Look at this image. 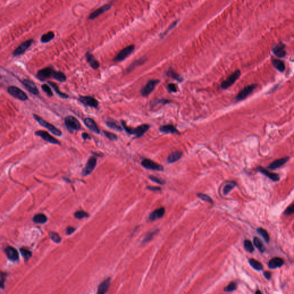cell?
<instances>
[{
    "mask_svg": "<svg viewBox=\"0 0 294 294\" xmlns=\"http://www.w3.org/2000/svg\"><path fill=\"white\" fill-rule=\"evenodd\" d=\"M121 124L125 130L130 135H135L136 138L142 136L145 132H147L149 129V125L148 124L141 125L136 128H132L128 127L124 121H121Z\"/></svg>",
    "mask_w": 294,
    "mask_h": 294,
    "instance_id": "obj_1",
    "label": "cell"
},
{
    "mask_svg": "<svg viewBox=\"0 0 294 294\" xmlns=\"http://www.w3.org/2000/svg\"><path fill=\"white\" fill-rule=\"evenodd\" d=\"M33 117H34L35 119L41 125L43 126H44V128L47 129L52 134H54L56 136H60L62 135L61 131L60 130H59L58 128H56V127H55L53 125L51 124L49 122H47L44 119H43L42 117H40V116H38L37 114H33Z\"/></svg>",
    "mask_w": 294,
    "mask_h": 294,
    "instance_id": "obj_2",
    "label": "cell"
},
{
    "mask_svg": "<svg viewBox=\"0 0 294 294\" xmlns=\"http://www.w3.org/2000/svg\"><path fill=\"white\" fill-rule=\"evenodd\" d=\"M257 87V84H252L248 86H246L238 93V94L237 95L235 98V101L236 102H239L242 100L246 99L248 96L252 93Z\"/></svg>",
    "mask_w": 294,
    "mask_h": 294,
    "instance_id": "obj_3",
    "label": "cell"
},
{
    "mask_svg": "<svg viewBox=\"0 0 294 294\" xmlns=\"http://www.w3.org/2000/svg\"><path fill=\"white\" fill-rule=\"evenodd\" d=\"M64 124L67 129L70 132H73L74 130H78L81 127L79 121L74 116H68L66 117L64 120Z\"/></svg>",
    "mask_w": 294,
    "mask_h": 294,
    "instance_id": "obj_4",
    "label": "cell"
},
{
    "mask_svg": "<svg viewBox=\"0 0 294 294\" xmlns=\"http://www.w3.org/2000/svg\"><path fill=\"white\" fill-rule=\"evenodd\" d=\"M240 75L241 71L237 70L234 72H233L227 79L222 82L220 87L222 89H227L229 87L232 86V85L236 82L240 78Z\"/></svg>",
    "mask_w": 294,
    "mask_h": 294,
    "instance_id": "obj_5",
    "label": "cell"
},
{
    "mask_svg": "<svg viewBox=\"0 0 294 294\" xmlns=\"http://www.w3.org/2000/svg\"><path fill=\"white\" fill-rule=\"evenodd\" d=\"M135 48V47L134 45H130L126 47L122 50H121L118 54L116 55V57L113 59V61L116 62H120L124 60L130 54H132Z\"/></svg>",
    "mask_w": 294,
    "mask_h": 294,
    "instance_id": "obj_6",
    "label": "cell"
},
{
    "mask_svg": "<svg viewBox=\"0 0 294 294\" xmlns=\"http://www.w3.org/2000/svg\"><path fill=\"white\" fill-rule=\"evenodd\" d=\"M8 92L9 94L18 100L26 101L28 99V97L25 93L16 86L9 87L8 88Z\"/></svg>",
    "mask_w": 294,
    "mask_h": 294,
    "instance_id": "obj_7",
    "label": "cell"
},
{
    "mask_svg": "<svg viewBox=\"0 0 294 294\" xmlns=\"http://www.w3.org/2000/svg\"><path fill=\"white\" fill-rule=\"evenodd\" d=\"M160 81L158 79H152L149 81L144 87L142 88L141 90V95L144 97H147L155 89V87L158 83H159Z\"/></svg>",
    "mask_w": 294,
    "mask_h": 294,
    "instance_id": "obj_8",
    "label": "cell"
},
{
    "mask_svg": "<svg viewBox=\"0 0 294 294\" xmlns=\"http://www.w3.org/2000/svg\"><path fill=\"white\" fill-rule=\"evenodd\" d=\"M78 100L81 103L87 106L94 108H97L98 106V101L91 96H80Z\"/></svg>",
    "mask_w": 294,
    "mask_h": 294,
    "instance_id": "obj_9",
    "label": "cell"
},
{
    "mask_svg": "<svg viewBox=\"0 0 294 294\" xmlns=\"http://www.w3.org/2000/svg\"><path fill=\"white\" fill-rule=\"evenodd\" d=\"M97 164V159L95 157L92 156L88 160L86 166L82 171V175L83 176H87L91 174V172L95 168Z\"/></svg>",
    "mask_w": 294,
    "mask_h": 294,
    "instance_id": "obj_10",
    "label": "cell"
},
{
    "mask_svg": "<svg viewBox=\"0 0 294 294\" xmlns=\"http://www.w3.org/2000/svg\"><path fill=\"white\" fill-rule=\"evenodd\" d=\"M32 43H33L32 39H29L28 40H27L25 42L23 43L21 45L19 46L14 51L13 53V56H17L21 55V54H24L25 51L29 48Z\"/></svg>",
    "mask_w": 294,
    "mask_h": 294,
    "instance_id": "obj_11",
    "label": "cell"
},
{
    "mask_svg": "<svg viewBox=\"0 0 294 294\" xmlns=\"http://www.w3.org/2000/svg\"><path fill=\"white\" fill-rule=\"evenodd\" d=\"M141 165L147 169L149 170H156V171H163L164 168L163 166L158 164L156 163L153 162L149 159H144L141 162Z\"/></svg>",
    "mask_w": 294,
    "mask_h": 294,
    "instance_id": "obj_12",
    "label": "cell"
},
{
    "mask_svg": "<svg viewBox=\"0 0 294 294\" xmlns=\"http://www.w3.org/2000/svg\"><path fill=\"white\" fill-rule=\"evenodd\" d=\"M35 135L38 136L42 137L45 141H48L50 143L54 144H60V142L57 139L54 138V137L51 136L47 132L44 130H38L35 132Z\"/></svg>",
    "mask_w": 294,
    "mask_h": 294,
    "instance_id": "obj_13",
    "label": "cell"
},
{
    "mask_svg": "<svg viewBox=\"0 0 294 294\" xmlns=\"http://www.w3.org/2000/svg\"><path fill=\"white\" fill-rule=\"evenodd\" d=\"M54 71V69L51 68V67H47L42 69L37 72V78L41 81H45L51 77H52Z\"/></svg>",
    "mask_w": 294,
    "mask_h": 294,
    "instance_id": "obj_14",
    "label": "cell"
},
{
    "mask_svg": "<svg viewBox=\"0 0 294 294\" xmlns=\"http://www.w3.org/2000/svg\"><path fill=\"white\" fill-rule=\"evenodd\" d=\"M112 6L111 4H106L104 6H101L100 8L97 9L94 11L93 12L91 13V14L89 16V20H94L97 17L99 16L101 14H102L103 13L105 12L106 11L109 10Z\"/></svg>",
    "mask_w": 294,
    "mask_h": 294,
    "instance_id": "obj_15",
    "label": "cell"
},
{
    "mask_svg": "<svg viewBox=\"0 0 294 294\" xmlns=\"http://www.w3.org/2000/svg\"><path fill=\"white\" fill-rule=\"evenodd\" d=\"M5 253L10 260L16 261L19 259V254L16 249L12 246H8L5 249Z\"/></svg>",
    "mask_w": 294,
    "mask_h": 294,
    "instance_id": "obj_16",
    "label": "cell"
},
{
    "mask_svg": "<svg viewBox=\"0 0 294 294\" xmlns=\"http://www.w3.org/2000/svg\"><path fill=\"white\" fill-rule=\"evenodd\" d=\"M272 52L276 56L279 58H283L286 56V51L285 50V45L282 43L275 46L272 49Z\"/></svg>",
    "mask_w": 294,
    "mask_h": 294,
    "instance_id": "obj_17",
    "label": "cell"
},
{
    "mask_svg": "<svg viewBox=\"0 0 294 294\" xmlns=\"http://www.w3.org/2000/svg\"><path fill=\"white\" fill-rule=\"evenodd\" d=\"M289 159H290L289 157H285V158H281L278 160H276L272 163H271V164L268 167V168L271 170L278 169L279 167L285 164L288 161Z\"/></svg>",
    "mask_w": 294,
    "mask_h": 294,
    "instance_id": "obj_18",
    "label": "cell"
},
{
    "mask_svg": "<svg viewBox=\"0 0 294 294\" xmlns=\"http://www.w3.org/2000/svg\"><path fill=\"white\" fill-rule=\"evenodd\" d=\"M111 279L108 278L100 284L98 287L97 294H106L110 285Z\"/></svg>",
    "mask_w": 294,
    "mask_h": 294,
    "instance_id": "obj_19",
    "label": "cell"
},
{
    "mask_svg": "<svg viewBox=\"0 0 294 294\" xmlns=\"http://www.w3.org/2000/svg\"><path fill=\"white\" fill-rule=\"evenodd\" d=\"M257 170L259 172H260L261 174L264 175L265 176H267L268 178L271 179L272 180H273L274 182H278L280 180V176L278 174L270 172L268 170H266L263 167H259L257 168Z\"/></svg>",
    "mask_w": 294,
    "mask_h": 294,
    "instance_id": "obj_20",
    "label": "cell"
},
{
    "mask_svg": "<svg viewBox=\"0 0 294 294\" xmlns=\"http://www.w3.org/2000/svg\"><path fill=\"white\" fill-rule=\"evenodd\" d=\"M84 123L87 128L90 130H91L92 132L95 133L97 134L100 133V129L98 128L97 125L96 124L95 121L93 119L90 118H86L84 120Z\"/></svg>",
    "mask_w": 294,
    "mask_h": 294,
    "instance_id": "obj_21",
    "label": "cell"
},
{
    "mask_svg": "<svg viewBox=\"0 0 294 294\" xmlns=\"http://www.w3.org/2000/svg\"><path fill=\"white\" fill-rule=\"evenodd\" d=\"M85 57L87 62L90 64L91 68H93V69L96 70L100 67V63L98 62V60L94 58V56L90 52H87L85 55Z\"/></svg>",
    "mask_w": 294,
    "mask_h": 294,
    "instance_id": "obj_22",
    "label": "cell"
},
{
    "mask_svg": "<svg viewBox=\"0 0 294 294\" xmlns=\"http://www.w3.org/2000/svg\"><path fill=\"white\" fill-rule=\"evenodd\" d=\"M165 213V209L164 207H161L156 210L152 212L149 216V220L150 221H155V220L160 219L164 215Z\"/></svg>",
    "mask_w": 294,
    "mask_h": 294,
    "instance_id": "obj_23",
    "label": "cell"
},
{
    "mask_svg": "<svg viewBox=\"0 0 294 294\" xmlns=\"http://www.w3.org/2000/svg\"><path fill=\"white\" fill-rule=\"evenodd\" d=\"M23 83L25 86V87L28 90V91L31 92V93L35 95H37L39 94V90L37 89V87L32 81L28 79H24L23 81Z\"/></svg>",
    "mask_w": 294,
    "mask_h": 294,
    "instance_id": "obj_24",
    "label": "cell"
},
{
    "mask_svg": "<svg viewBox=\"0 0 294 294\" xmlns=\"http://www.w3.org/2000/svg\"><path fill=\"white\" fill-rule=\"evenodd\" d=\"M284 264V260L280 257H273L269 260L268 267L271 269H275L281 267Z\"/></svg>",
    "mask_w": 294,
    "mask_h": 294,
    "instance_id": "obj_25",
    "label": "cell"
},
{
    "mask_svg": "<svg viewBox=\"0 0 294 294\" xmlns=\"http://www.w3.org/2000/svg\"><path fill=\"white\" fill-rule=\"evenodd\" d=\"M182 152L180 151H177L171 153L170 156L167 158V162L169 163H173L177 162L182 156Z\"/></svg>",
    "mask_w": 294,
    "mask_h": 294,
    "instance_id": "obj_26",
    "label": "cell"
},
{
    "mask_svg": "<svg viewBox=\"0 0 294 294\" xmlns=\"http://www.w3.org/2000/svg\"><path fill=\"white\" fill-rule=\"evenodd\" d=\"M160 131L162 132L166 133H178L179 132L178 130L172 125H163L160 128Z\"/></svg>",
    "mask_w": 294,
    "mask_h": 294,
    "instance_id": "obj_27",
    "label": "cell"
},
{
    "mask_svg": "<svg viewBox=\"0 0 294 294\" xmlns=\"http://www.w3.org/2000/svg\"><path fill=\"white\" fill-rule=\"evenodd\" d=\"M272 62L273 66L275 67L276 68V69L278 70L279 71L282 72H283L285 70L286 66H285V64H284L283 61H282L281 60H279V59H273Z\"/></svg>",
    "mask_w": 294,
    "mask_h": 294,
    "instance_id": "obj_28",
    "label": "cell"
},
{
    "mask_svg": "<svg viewBox=\"0 0 294 294\" xmlns=\"http://www.w3.org/2000/svg\"><path fill=\"white\" fill-rule=\"evenodd\" d=\"M52 77L60 82H64L67 79L66 76L63 72L55 70L54 71Z\"/></svg>",
    "mask_w": 294,
    "mask_h": 294,
    "instance_id": "obj_29",
    "label": "cell"
},
{
    "mask_svg": "<svg viewBox=\"0 0 294 294\" xmlns=\"http://www.w3.org/2000/svg\"><path fill=\"white\" fill-rule=\"evenodd\" d=\"M48 84L50 85V86L51 87H52V89H54V91L56 92V93L58 94L60 97L62 98L63 99H67L68 98V95L65 94V93H63L62 91H60L58 87V85L54 82H50L48 81Z\"/></svg>",
    "mask_w": 294,
    "mask_h": 294,
    "instance_id": "obj_30",
    "label": "cell"
},
{
    "mask_svg": "<svg viewBox=\"0 0 294 294\" xmlns=\"http://www.w3.org/2000/svg\"><path fill=\"white\" fill-rule=\"evenodd\" d=\"M145 62V58H141V59H138V60H135V61L133 62L132 64H130V65L127 68V69H126L127 72L129 73V72L132 71L136 67L141 65V64H143Z\"/></svg>",
    "mask_w": 294,
    "mask_h": 294,
    "instance_id": "obj_31",
    "label": "cell"
},
{
    "mask_svg": "<svg viewBox=\"0 0 294 294\" xmlns=\"http://www.w3.org/2000/svg\"><path fill=\"white\" fill-rule=\"evenodd\" d=\"M33 221L36 224H44L47 221V218L43 214H38L33 217Z\"/></svg>",
    "mask_w": 294,
    "mask_h": 294,
    "instance_id": "obj_32",
    "label": "cell"
},
{
    "mask_svg": "<svg viewBox=\"0 0 294 294\" xmlns=\"http://www.w3.org/2000/svg\"><path fill=\"white\" fill-rule=\"evenodd\" d=\"M167 76H168L169 77H171L172 78L178 81L179 82H182L183 81V78L182 77H180L179 75L175 71L172 69V68H170L168 71H167Z\"/></svg>",
    "mask_w": 294,
    "mask_h": 294,
    "instance_id": "obj_33",
    "label": "cell"
},
{
    "mask_svg": "<svg viewBox=\"0 0 294 294\" xmlns=\"http://www.w3.org/2000/svg\"><path fill=\"white\" fill-rule=\"evenodd\" d=\"M249 263L250 264V265H251V267H252L253 268L256 270V271H261L263 269V266L262 265L261 263H260L259 261H257L255 259H249Z\"/></svg>",
    "mask_w": 294,
    "mask_h": 294,
    "instance_id": "obj_34",
    "label": "cell"
},
{
    "mask_svg": "<svg viewBox=\"0 0 294 294\" xmlns=\"http://www.w3.org/2000/svg\"><path fill=\"white\" fill-rule=\"evenodd\" d=\"M106 124L110 128L115 129V130H118V131H122V129L121 128L120 125L118 124L115 121H108L106 122Z\"/></svg>",
    "mask_w": 294,
    "mask_h": 294,
    "instance_id": "obj_35",
    "label": "cell"
},
{
    "mask_svg": "<svg viewBox=\"0 0 294 294\" xmlns=\"http://www.w3.org/2000/svg\"><path fill=\"white\" fill-rule=\"evenodd\" d=\"M253 243H254L255 246L261 253H263L265 251V247H264V245L263 244V242H261V241L260 240L259 238H257L256 237H254V238H253Z\"/></svg>",
    "mask_w": 294,
    "mask_h": 294,
    "instance_id": "obj_36",
    "label": "cell"
},
{
    "mask_svg": "<svg viewBox=\"0 0 294 294\" xmlns=\"http://www.w3.org/2000/svg\"><path fill=\"white\" fill-rule=\"evenodd\" d=\"M55 37V34L53 32H48V33L43 35L41 38V42L44 43H48L52 40Z\"/></svg>",
    "mask_w": 294,
    "mask_h": 294,
    "instance_id": "obj_37",
    "label": "cell"
},
{
    "mask_svg": "<svg viewBox=\"0 0 294 294\" xmlns=\"http://www.w3.org/2000/svg\"><path fill=\"white\" fill-rule=\"evenodd\" d=\"M257 231L260 235L263 237L264 240L267 242H269V236L268 233L267 231L265 230L264 229L262 228H258L257 229Z\"/></svg>",
    "mask_w": 294,
    "mask_h": 294,
    "instance_id": "obj_38",
    "label": "cell"
},
{
    "mask_svg": "<svg viewBox=\"0 0 294 294\" xmlns=\"http://www.w3.org/2000/svg\"><path fill=\"white\" fill-rule=\"evenodd\" d=\"M159 232L158 230H154L153 232H149L148 233L146 236H145L144 240L142 241V243L143 244H144V243H147V242H148L149 241L151 240L152 238H153V237L156 234L158 233V232Z\"/></svg>",
    "mask_w": 294,
    "mask_h": 294,
    "instance_id": "obj_39",
    "label": "cell"
},
{
    "mask_svg": "<svg viewBox=\"0 0 294 294\" xmlns=\"http://www.w3.org/2000/svg\"><path fill=\"white\" fill-rule=\"evenodd\" d=\"M20 252L22 256L24 258L25 261H28L31 257H32V252L29 250L24 248L20 249Z\"/></svg>",
    "mask_w": 294,
    "mask_h": 294,
    "instance_id": "obj_40",
    "label": "cell"
},
{
    "mask_svg": "<svg viewBox=\"0 0 294 294\" xmlns=\"http://www.w3.org/2000/svg\"><path fill=\"white\" fill-rule=\"evenodd\" d=\"M244 248L248 252L252 253L254 251V247L253 246L252 242L248 240H245L244 242Z\"/></svg>",
    "mask_w": 294,
    "mask_h": 294,
    "instance_id": "obj_41",
    "label": "cell"
},
{
    "mask_svg": "<svg viewBox=\"0 0 294 294\" xmlns=\"http://www.w3.org/2000/svg\"><path fill=\"white\" fill-rule=\"evenodd\" d=\"M237 288V283L236 282H230L228 286L224 288V291L225 292H232L236 290Z\"/></svg>",
    "mask_w": 294,
    "mask_h": 294,
    "instance_id": "obj_42",
    "label": "cell"
},
{
    "mask_svg": "<svg viewBox=\"0 0 294 294\" xmlns=\"http://www.w3.org/2000/svg\"><path fill=\"white\" fill-rule=\"evenodd\" d=\"M235 186H236V183L234 182H230L228 183L226 185H225L223 190L224 194H228V193L235 187Z\"/></svg>",
    "mask_w": 294,
    "mask_h": 294,
    "instance_id": "obj_43",
    "label": "cell"
},
{
    "mask_svg": "<svg viewBox=\"0 0 294 294\" xmlns=\"http://www.w3.org/2000/svg\"><path fill=\"white\" fill-rule=\"evenodd\" d=\"M75 217L78 220L82 219L83 218H87L89 215V214L84 211H78L75 212L74 214Z\"/></svg>",
    "mask_w": 294,
    "mask_h": 294,
    "instance_id": "obj_44",
    "label": "cell"
},
{
    "mask_svg": "<svg viewBox=\"0 0 294 294\" xmlns=\"http://www.w3.org/2000/svg\"><path fill=\"white\" fill-rule=\"evenodd\" d=\"M50 236H51V240L56 243H60L62 241L61 237L58 234V233H56L55 232H51Z\"/></svg>",
    "mask_w": 294,
    "mask_h": 294,
    "instance_id": "obj_45",
    "label": "cell"
},
{
    "mask_svg": "<svg viewBox=\"0 0 294 294\" xmlns=\"http://www.w3.org/2000/svg\"><path fill=\"white\" fill-rule=\"evenodd\" d=\"M7 276L6 273L0 272V289L4 288V283Z\"/></svg>",
    "mask_w": 294,
    "mask_h": 294,
    "instance_id": "obj_46",
    "label": "cell"
},
{
    "mask_svg": "<svg viewBox=\"0 0 294 294\" xmlns=\"http://www.w3.org/2000/svg\"><path fill=\"white\" fill-rule=\"evenodd\" d=\"M197 196L199 197L200 199H202L203 201L207 202H209V203H213V200L211 198L207 195L204 194H202V193H198V194H197Z\"/></svg>",
    "mask_w": 294,
    "mask_h": 294,
    "instance_id": "obj_47",
    "label": "cell"
},
{
    "mask_svg": "<svg viewBox=\"0 0 294 294\" xmlns=\"http://www.w3.org/2000/svg\"><path fill=\"white\" fill-rule=\"evenodd\" d=\"M42 88L43 90L46 93L49 97H52L53 95L52 91L51 90L50 86L46 84H43L42 85Z\"/></svg>",
    "mask_w": 294,
    "mask_h": 294,
    "instance_id": "obj_48",
    "label": "cell"
},
{
    "mask_svg": "<svg viewBox=\"0 0 294 294\" xmlns=\"http://www.w3.org/2000/svg\"><path fill=\"white\" fill-rule=\"evenodd\" d=\"M104 135H105V136L108 138L109 140L114 141V140H116L117 139V136L115 134H114L113 133L109 132H107V131H104Z\"/></svg>",
    "mask_w": 294,
    "mask_h": 294,
    "instance_id": "obj_49",
    "label": "cell"
},
{
    "mask_svg": "<svg viewBox=\"0 0 294 294\" xmlns=\"http://www.w3.org/2000/svg\"><path fill=\"white\" fill-rule=\"evenodd\" d=\"M167 90L170 93H176L178 90L176 86L174 83H169L167 86Z\"/></svg>",
    "mask_w": 294,
    "mask_h": 294,
    "instance_id": "obj_50",
    "label": "cell"
},
{
    "mask_svg": "<svg viewBox=\"0 0 294 294\" xmlns=\"http://www.w3.org/2000/svg\"><path fill=\"white\" fill-rule=\"evenodd\" d=\"M294 212V205L292 203L289 207H287L286 211H284V214L286 215H290L292 214Z\"/></svg>",
    "mask_w": 294,
    "mask_h": 294,
    "instance_id": "obj_51",
    "label": "cell"
},
{
    "mask_svg": "<svg viewBox=\"0 0 294 294\" xmlns=\"http://www.w3.org/2000/svg\"><path fill=\"white\" fill-rule=\"evenodd\" d=\"M149 178H150V179H151V180H152L153 182L159 184H161V185L164 184L165 183L164 181H163V180L160 179V178H158L156 177V176H149Z\"/></svg>",
    "mask_w": 294,
    "mask_h": 294,
    "instance_id": "obj_52",
    "label": "cell"
},
{
    "mask_svg": "<svg viewBox=\"0 0 294 294\" xmlns=\"http://www.w3.org/2000/svg\"><path fill=\"white\" fill-rule=\"evenodd\" d=\"M178 21L177 20V21H175V22H174V23H172L171 24V25H170V27L168 28L167 30L166 31H165V32L162 34V35H161V36H162V37H163V36H164L166 35V34L168 33V32L170 31H171V29H173L174 27H175L176 25V24H177V23H178Z\"/></svg>",
    "mask_w": 294,
    "mask_h": 294,
    "instance_id": "obj_53",
    "label": "cell"
},
{
    "mask_svg": "<svg viewBox=\"0 0 294 294\" xmlns=\"http://www.w3.org/2000/svg\"><path fill=\"white\" fill-rule=\"evenodd\" d=\"M75 228L69 226L67 228L66 234L67 235H70L75 232Z\"/></svg>",
    "mask_w": 294,
    "mask_h": 294,
    "instance_id": "obj_54",
    "label": "cell"
},
{
    "mask_svg": "<svg viewBox=\"0 0 294 294\" xmlns=\"http://www.w3.org/2000/svg\"><path fill=\"white\" fill-rule=\"evenodd\" d=\"M170 101L169 100H165V99H162V100H159L158 101V104H161L162 105H165V104H168L170 103Z\"/></svg>",
    "mask_w": 294,
    "mask_h": 294,
    "instance_id": "obj_55",
    "label": "cell"
},
{
    "mask_svg": "<svg viewBox=\"0 0 294 294\" xmlns=\"http://www.w3.org/2000/svg\"><path fill=\"white\" fill-rule=\"evenodd\" d=\"M148 189H149L151 191H158L161 190V188L160 187H147Z\"/></svg>",
    "mask_w": 294,
    "mask_h": 294,
    "instance_id": "obj_56",
    "label": "cell"
},
{
    "mask_svg": "<svg viewBox=\"0 0 294 294\" xmlns=\"http://www.w3.org/2000/svg\"><path fill=\"white\" fill-rule=\"evenodd\" d=\"M264 276L267 279L269 280L271 278V273L268 271H265L264 272Z\"/></svg>",
    "mask_w": 294,
    "mask_h": 294,
    "instance_id": "obj_57",
    "label": "cell"
},
{
    "mask_svg": "<svg viewBox=\"0 0 294 294\" xmlns=\"http://www.w3.org/2000/svg\"><path fill=\"white\" fill-rule=\"evenodd\" d=\"M82 136L83 137V139L84 140H86L87 139H90V136H89V135L86 133H83V134L82 135Z\"/></svg>",
    "mask_w": 294,
    "mask_h": 294,
    "instance_id": "obj_58",
    "label": "cell"
},
{
    "mask_svg": "<svg viewBox=\"0 0 294 294\" xmlns=\"http://www.w3.org/2000/svg\"><path fill=\"white\" fill-rule=\"evenodd\" d=\"M255 294H262V293L260 290H257L256 292H255Z\"/></svg>",
    "mask_w": 294,
    "mask_h": 294,
    "instance_id": "obj_59",
    "label": "cell"
}]
</instances>
